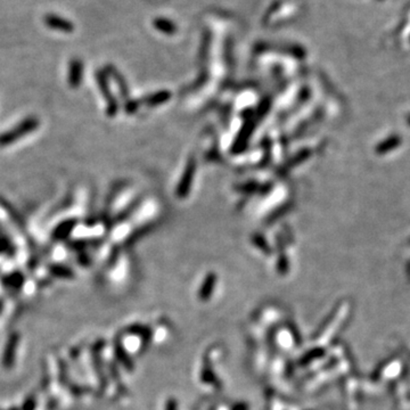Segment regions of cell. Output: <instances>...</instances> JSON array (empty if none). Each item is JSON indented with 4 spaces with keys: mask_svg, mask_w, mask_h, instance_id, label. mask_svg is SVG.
Masks as SVG:
<instances>
[{
    "mask_svg": "<svg viewBox=\"0 0 410 410\" xmlns=\"http://www.w3.org/2000/svg\"><path fill=\"white\" fill-rule=\"evenodd\" d=\"M3 306H5V301H3V298H0V313L2 312Z\"/></svg>",
    "mask_w": 410,
    "mask_h": 410,
    "instance_id": "obj_14",
    "label": "cell"
},
{
    "mask_svg": "<svg viewBox=\"0 0 410 410\" xmlns=\"http://www.w3.org/2000/svg\"><path fill=\"white\" fill-rule=\"evenodd\" d=\"M49 271L51 275H54L56 277H61V278H70V277H72V271L70 270L69 268L63 267V265H58V264L51 265V267L49 268Z\"/></svg>",
    "mask_w": 410,
    "mask_h": 410,
    "instance_id": "obj_9",
    "label": "cell"
},
{
    "mask_svg": "<svg viewBox=\"0 0 410 410\" xmlns=\"http://www.w3.org/2000/svg\"><path fill=\"white\" fill-rule=\"evenodd\" d=\"M45 23L50 29L62 32H71L73 30V25L69 21L64 20L57 15H47L45 17Z\"/></svg>",
    "mask_w": 410,
    "mask_h": 410,
    "instance_id": "obj_4",
    "label": "cell"
},
{
    "mask_svg": "<svg viewBox=\"0 0 410 410\" xmlns=\"http://www.w3.org/2000/svg\"><path fill=\"white\" fill-rule=\"evenodd\" d=\"M37 406H38V399H37V395L36 393H31L24 399L23 404H22L21 410H36Z\"/></svg>",
    "mask_w": 410,
    "mask_h": 410,
    "instance_id": "obj_10",
    "label": "cell"
},
{
    "mask_svg": "<svg viewBox=\"0 0 410 410\" xmlns=\"http://www.w3.org/2000/svg\"><path fill=\"white\" fill-rule=\"evenodd\" d=\"M21 341V335L17 332H13L7 338L5 349H3V354L1 363L5 369H12L14 363H15L16 358V351L17 346L20 344Z\"/></svg>",
    "mask_w": 410,
    "mask_h": 410,
    "instance_id": "obj_2",
    "label": "cell"
},
{
    "mask_svg": "<svg viewBox=\"0 0 410 410\" xmlns=\"http://www.w3.org/2000/svg\"><path fill=\"white\" fill-rule=\"evenodd\" d=\"M49 384H50V377H49V373H48V368L47 366L43 365V368H42V378H41V390L42 391H47L48 387H49Z\"/></svg>",
    "mask_w": 410,
    "mask_h": 410,
    "instance_id": "obj_12",
    "label": "cell"
},
{
    "mask_svg": "<svg viewBox=\"0 0 410 410\" xmlns=\"http://www.w3.org/2000/svg\"><path fill=\"white\" fill-rule=\"evenodd\" d=\"M0 410H1V409H0Z\"/></svg>",
    "mask_w": 410,
    "mask_h": 410,
    "instance_id": "obj_16",
    "label": "cell"
},
{
    "mask_svg": "<svg viewBox=\"0 0 410 410\" xmlns=\"http://www.w3.org/2000/svg\"><path fill=\"white\" fill-rule=\"evenodd\" d=\"M154 25L156 27L157 30H160L168 35H172L176 32V25L168 20H163V18H157L154 21Z\"/></svg>",
    "mask_w": 410,
    "mask_h": 410,
    "instance_id": "obj_8",
    "label": "cell"
},
{
    "mask_svg": "<svg viewBox=\"0 0 410 410\" xmlns=\"http://www.w3.org/2000/svg\"><path fill=\"white\" fill-rule=\"evenodd\" d=\"M36 127H38V120L29 119L23 121L20 125H17L14 130L8 131L6 132V134L0 136V146H6L8 145V144L16 142L17 139L22 138V136L30 134L31 131L35 130Z\"/></svg>",
    "mask_w": 410,
    "mask_h": 410,
    "instance_id": "obj_1",
    "label": "cell"
},
{
    "mask_svg": "<svg viewBox=\"0 0 410 410\" xmlns=\"http://www.w3.org/2000/svg\"><path fill=\"white\" fill-rule=\"evenodd\" d=\"M170 92L168 91H161V92H157V94L155 95H150L149 97H147L145 99V103L147 105H150V106H154V105H158V104H162V103L167 102L168 99L170 98Z\"/></svg>",
    "mask_w": 410,
    "mask_h": 410,
    "instance_id": "obj_7",
    "label": "cell"
},
{
    "mask_svg": "<svg viewBox=\"0 0 410 410\" xmlns=\"http://www.w3.org/2000/svg\"><path fill=\"white\" fill-rule=\"evenodd\" d=\"M7 410H21V409L17 408V407H12V408H9V409H7Z\"/></svg>",
    "mask_w": 410,
    "mask_h": 410,
    "instance_id": "obj_15",
    "label": "cell"
},
{
    "mask_svg": "<svg viewBox=\"0 0 410 410\" xmlns=\"http://www.w3.org/2000/svg\"><path fill=\"white\" fill-rule=\"evenodd\" d=\"M73 227H75V223H73V221H68V223L61 224L56 231L57 238H63V236L69 234V232L73 229Z\"/></svg>",
    "mask_w": 410,
    "mask_h": 410,
    "instance_id": "obj_11",
    "label": "cell"
},
{
    "mask_svg": "<svg viewBox=\"0 0 410 410\" xmlns=\"http://www.w3.org/2000/svg\"><path fill=\"white\" fill-rule=\"evenodd\" d=\"M56 401H57L56 399H51V400H49V402H48V405H47V410H53L54 406L57 405Z\"/></svg>",
    "mask_w": 410,
    "mask_h": 410,
    "instance_id": "obj_13",
    "label": "cell"
},
{
    "mask_svg": "<svg viewBox=\"0 0 410 410\" xmlns=\"http://www.w3.org/2000/svg\"><path fill=\"white\" fill-rule=\"evenodd\" d=\"M194 173H195V162H194V160H191V161H189V163H188L186 170H185V175L183 177L182 182H180V185L178 187V191H177L179 197H185L188 194L190 184H191V182H193Z\"/></svg>",
    "mask_w": 410,
    "mask_h": 410,
    "instance_id": "obj_3",
    "label": "cell"
},
{
    "mask_svg": "<svg viewBox=\"0 0 410 410\" xmlns=\"http://www.w3.org/2000/svg\"><path fill=\"white\" fill-rule=\"evenodd\" d=\"M81 72H82V65L79 61H73L70 66V75L69 81L72 87H77L80 84L81 80Z\"/></svg>",
    "mask_w": 410,
    "mask_h": 410,
    "instance_id": "obj_6",
    "label": "cell"
},
{
    "mask_svg": "<svg viewBox=\"0 0 410 410\" xmlns=\"http://www.w3.org/2000/svg\"><path fill=\"white\" fill-rule=\"evenodd\" d=\"M2 284H3V286L8 287V289L20 290L21 287L24 285V276L22 275V272L15 271V272L10 273V275L8 276L3 277Z\"/></svg>",
    "mask_w": 410,
    "mask_h": 410,
    "instance_id": "obj_5",
    "label": "cell"
}]
</instances>
